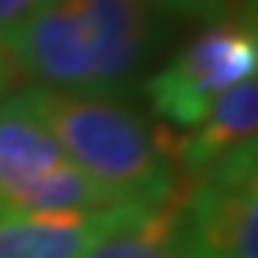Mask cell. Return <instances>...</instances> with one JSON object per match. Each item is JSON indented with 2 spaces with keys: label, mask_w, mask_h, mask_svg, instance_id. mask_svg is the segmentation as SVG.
<instances>
[{
  "label": "cell",
  "mask_w": 258,
  "mask_h": 258,
  "mask_svg": "<svg viewBox=\"0 0 258 258\" xmlns=\"http://www.w3.org/2000/svg\"><path fill=\"white\" fill-rule=\"evenodd\" d=\"M172 32L175 20L147 0H43L6 49L35 86L129 98Z\"/></svg>",
  "instance_id": "obj_1"
},
{
  "label": "cell",
  "mask_w": 258,
  "mask_h": 258,
  "mask_svg": "<svg viewBox=\"0 0 258 258\" xmlns=\"http://www.w3.org/2000/svg\"><path fill=\"white\" fill-rule=\"evenodd\" d=\"M12 98L49 129L66 161L126 201L158 204L184 178L172 155V126L152 123L126 95L60 92L26 83Z\"/></svg>",
  "instance_id": "obj_2"
},
{
  "label": "cell",
  "mask_w": 258,
  "mask_h": 258,
  "mask_svg": "<svg viewBox=\"0 0 258 258\" xmlns=\"http://www.w3.org/2000/svg\"><path fill=\"white\" fill-rule=\"evenodd\" d=\"M255 15H235L201 23L158 72L144 78L141 89L149 101V112L161 123L192 129L227 89L255 78Z\"/></svg>",
  "instance_id": "obj_3"
},
{
  "label": "cell",
  "mask_w": 258,
  "mask_h": 258,
  "mask_svg": "<svg viewBox=\"0 0 258 258\" xmlns=\"http://www.w3.org/2000/svg\"><path fill=\"white\" fill-rule=\"evenodd\" d=\"M258 141L184 175L181 258H258Z\"/></svg>",
  "instance_id": "obj_4"
},
{
  "label": "cell",
  "mask_w": 258,
  "mask_h": 258,
  "mask_svg": "<svg viewBox=\"0 0 258 258\" xmlns=\"http://www.w3.org/2000/svg\"><path fill=\"white\" fill-rule=\"evenodd\" d=\"M135 207L147 204H126L101 212L0 215V258H83L103 232Z\"/></svg>",
  "instance_id": "obj_5"
},
{
  "label": "cell",
  "mask_w": 258,
  "mask_h": 258,
  "mask_svg": "<svg viewBox=\"0 0 258 258\" xmlns=\"http://www.w3.org/2000/svg\"><path fill=\"white\" fill-rule=\"evenodd\" d=\"M258 129V81L235 83L232 89L210 106V112L189 132H172V155L181 175H195L204 166L215 164L227 152L244 147L255 138Z\"/></svg>",
  "instance_id": "obj_6"
},
{
  "label": "cell",
  "mask_w": 258,
  "mask_h": 258,
  "mask_svg": "<svg viewBox=\"0 0 258 258\" xmlns=\"http://www.w3.org/2000/svg\"><path fill=\"white\" fill-rule=\"evenodd\" d=\"M12 92L0 101V215L23 186L63 161L49 129Z\"/></svg>",
  "instance_id": "obj_7"
},
{
  "label": "cell",
  "mask_w": 258,
  "mask_h": 258,
  "mask_svg": "<svg viewBox=\"0 0 258 258\" xmlns=\"http://www.w3.org/2000/svg\"><path fill=\"white\" fill-rule=\"evenodd\" d=\"M184 201V178L169 198L135 207L106 230L83 258H181L178 252V218Z\"/></svg>",
  "instance_id": "obj_8"
},
{
  "label": "cell",
  "mask_w": 258,
  "mask_h": 258,
  "mask_svg": "<svg viewBox=\"0 0 258 258\" xmlns=\"http://www.w3.org/2000/svg\"><path fill=\"white\" fill-rule=\"evenodd\" d=\"M123 195L109 189L106 184L95 181L89 172L72 161H60L43 175H37L32 184L20 189L3 215H49V212H101L126 207Z\"/></svg>",
  "instance_id": "obj_9"
},
{
  "label": "cell",
  "mask_w": 258,
  "mask_h": 258,
  "mask_svg": "<svg viewBox=\"0 0 258 258\" xmlns=\"http://www.w3.org/2000/svg\"><path fill=\"white\" fill-rule=\"evenodd\" d=\"M147 3L169 20L210 23L235 15H255V0H147Z\"/></svg>",
  "instance_id": "obj_10"
},
{
  "label": "cell",
  "mask_w": 258,
  "mask_h": 258,
  "mask_svg": "<svg viewBox=\"0 0 258 258\" xmlns=\"http://www.w3.org/2000/svg\"><path fill=\"white\" fill-rule=\"evenodd\" d=\"M43 0H0V40L6 43L23 23H26Z\"/></svg>",
  "instance_id": "obj_11"
},
{
  "label": "cell",
  "mask_w": 258,
  "mask_h": 258,
  "mask_svg": "<svg viewBox=\"0 0 258 258\" xmlns=\"http://www.w3.org/2000/svg\"><path fill=\"white\" fill-rule=\"evenodd\" d=\"M0 75H12V78H18V69H15V63H12L9 49H6L3 40H0Z\"/></svg>",
  "instance_id": "obj_12"
},
{
  "label": "cell",
  "mask_w": 258,
  "mask_h": 258,
  "mask_svg": "<svg viewBox=\"0 0 258 258\" xmlns=\"http://www.w3.org/2000/svg\"><path fill=\"white\" fill-rule=\"evenodd\" d=\"M12 89H18V78H12V75H0V101H3Z\"/></svg>",
  "instance_id": "obj_13"
}]
</instances>
